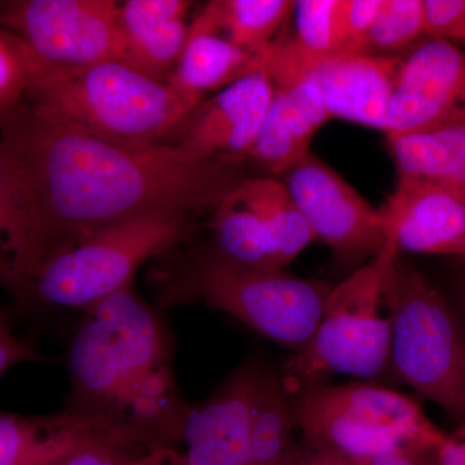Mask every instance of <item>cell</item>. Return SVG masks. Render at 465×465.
<instances>
[{"label":"cell","mask_w":465,"mask_h":465,"mask_svg":"<svg viewBox=\"0 0 465 465\" xmlns=\"http://www.w3.org/2000/svg\"><path fill=\"white\" fill-rule=\"evenodd\" d=\"M309 60L329 119H341L384 133L400 54H309Z\"/></svg>","instance_id":"cell-15"},{"label":"cell","mask_w":465,"mask_h":465,"mask_svg":"<svg viewBox=\"0 0 465 465\" xmlns=\"http://www.w3.org/2000/svg\"><path fill=\"white\" fill-rule=\"evenodd\" d=\"M240 185L213 211L208 226L215 237V250L243 268L283 271L271 232L241 194Z\"/></svg>","instance_id":"cell-19"},{"label":"cell","mask_w":465,"mask_h":465,"mask_svg":"<svg viewBox=\"0 0 465 465\" xmlns=\"http://www.w3.org/2000/svg\"><path fill=\"white\" fill-rule=\"evenodd\" d=\"M272 99L271 79L256 70L202 101L163 143L195 161L238 167L249 159Z\"/></svg>","instance_id":"cell-12"},{"label":"cell","mask_w":465,"mask_h":465,"mask_svg":"<svg viewBox=\"0 0 465 465\" xmlns=\"http://www.w3.org/2000/svg\"><path fill=\"white\" fill-rule=\"evenodd\" d=\"M269 370L247 361L206 401L191 406L182 445L188 465H244Z\"/></svg>","instance_id":"cell-13"},{"label":"cell","mask_w":465,"mask_h":465,"mask_svg":"<svg viewBox=\"0 0 465 465\" xmlns=\"http://www.w3.org/2000/svg\"><path fill=\"white\" fill-rule=\"evenodd\" d=\"M87 428L65 412H0V465H54Z\"/></svg>","instance_id":"cell-20"},{"label":"cell","mask_w":465,"mask_h":465,"mask_svg":"<svg viewBox=\"0 0 465 465\" xmlns=\"http://www.w3.org/2000/svg\"><path fill=\"white\" fill-rule=\"evenodd\" d=\"M388 109V139L465 122V50L424 35L400 54Z\"/></svg>","instance_id":"cell-11"},{"label":"cell","mask_w":465,"mask_h":465,"mask_svg":"<svg viewBox=\"0 0 465 465\" xmlns=\"http://www.w3.org/2000/svg\"><path fill=\"white\" fill-rule=\"evenodd\" d=\"M38 360L35 348L15 332L7 314L0 308V378L14 367Z\"/></svg>","instance_id":"cell-32"},{"label":"cell","mask_w":465,"mask_h":465,"mask_svg":"<svg viewBox=\"0 0 465 465\" xmlns=\"http://www.w3.org/2000/svg\"><path fill=\"white\" fill-rule=\"evenodd\" d=\"M313 137L273 90V99L249 159L266 173L283 174L311 153Z\"/></svg>","instance_id":"cell-24"},{"label":"cell","mask_w":465,"mask_h":465,"mask_svg":"<svg viewBox=\"0 0 465 465\" xmlns=\"http://www.w3.org/2000/svg\"><path fill=\"white\" fill-rule=\"evenodd\" d=\"M264 51L252 54L232 45L203 9L191 24L185 48L168 84L202 103L208 92L224 90L242 76L262 69Z\"/></svg>","instance_id":"cell-17"},{"label":"cell","mask_w":465,"mask_h":465,"mask_svg":"<svg viewBox=\"0 0 465 465\" xmlns=\"http://www.w3.org/2000/svg\"><path fill=\"white\" fill-rule=\"evenodd\" d=\"M289 0H215L204 7L213 25L232 45L259 54L275 42L291 12Z\"/></svg>","instance_id":"cell-22"},{"label":"cell","mask_w":465,"mask_h":465,"mask_svg":"<svg viewBox=\"0 0 465 465\" xmlns=\"http://www.w3.org/2000/svg\"><path fill=\"white\" fill-rule=\"evenodd\" d=\"M134 465H188L179 449L162 448L143 451Z\"/></svg>","instance_id":"cell-35"},{"label":"cell","mask_w":465,"mask_h":465,"mask_svg":"<svg viewBox=\"0 0 465 465\" xmlns=\"http://www.w3.org/2000/svg\"><path fill=\"white\" fill-rule=\"evenodd\" d=\"M20 217L0 284L51 253L133 217L213 211L246 177L167 143L127 148L58 122L26 101L0 118Z\"/></svg>","instance_id":"cell-1"},{"label":"cell","mask_w":465,"mask_h":465,"mask_svg":"<svg viewBox=\"0 0 465 465\" xmlns=\"http://www.w3.org/2000/svg\"><path fill=\"white\" fill-rule=\"evenodd\" d=\"M382 0H344V54H362L365 52L367 38Z\"/></svg>","instance_id":"cell-31"},{"label":"cell","mask_w":465,"mask_h":465,"mask_svg":"<svg viewBox=\"0 0 465 465\" xmlns=\"http://www.w3.org/2000/svg\"><path fill=\"white\" fill-rule=\"evenodd\" d=\"M439 465H465V425L446 434L439 448Z\"/></svg>","instance_id":"cell-34"},{"label":"cell","mask_w":465,"mask_h":465,"mask_svg":"<svg viewBox=\"0 0 465 465\" xmlns=\"http://www.w3.org/2000/svg\"><path fill=\"white\" fill-rule=\"evenodd\" d=\"M240 192L271 232L283 269L316 241L282 180L272 176L246 177L241 183Z\"/></svg>","instance_id":"cell-21"},{"label":"cell","mask_w":465,"mask_h":465,"mask_svg":"<svg viewBox=\"0 0 465 465\" xmlns=\"http://www.w3.org/2000/svg\"><path fill=\"white\" fill-rule=\"evenodd\" d=\"M192 5L185 0L121 2L124 64L150 78L168 82L185 48Z\"/></svg>","instance_id":"cell-16"},{"label":"cell","mask_w":465,"mask_h":465,"mask_svg":"<svg viewBox=\"0 0 465 465\" xmlns=\"http://www.w3.org/2000/svg\"><path fill=\"white\" fill-rule=\"evenodd\" d=\"M458 305L457 316L459 318V322H460L461 330H463L465 338V286L463 287V290L460 291V295H459Z\"/></svg>","instance_id":"cell-36"},{"label":"cell","mask_w":465,"mask_h":465,"mask_svg":"<svg viewBox=\"0 0 465 465\" xmlns=\"http://www.w3.org/2000/svg\"><path fill=\"white\" fill-rule=\"evenodd\" d=\"M143 451L108 434L84 430L54 465H134Z\"/></svg>","instance_id":"cell-28"},{"label":"cell","mask_w":465,"mask_h":465,"mask_svg":"<svg viewBox=\"0 0 465 465\" xmlns=\"http://www.w3.org/2000/svg\"><path fill=\"white\" fill-rule=\"evenodd\" d=\"M20 201L16 177L7 153L0 143V277L14 249L18 231Z\"/></svg>","instance_id":"cell-29"},{"label":"cell","mask_w":465,"mask_h":465,"mask_svg":"<svg viewBox=\"0 0 465 465\" xmlns=\"http://www.w3.org/2000/svg\"><path fill=\"white\" fill-rule=\"evenodd\" d=\"M425 35L423 0H382L365 54L394 56Z\"/></svg>","instance_id":"cell-26"},{"label":"cell","mask_w":465,"mask_h":465,"mask_svg":"<svg viewBox=\"0 0 465 465\" xmlns=\"http://www.w3.org/2000/svg\"><path fill=\"white\" fill-rule=\"evenodd\" d=\"M388 234L384 249L333 284L311 341L284 363L280 375L290 396L342 374L374 381L390 374L393 309L390 274L399 256Z\"/></svg>","instance_id":"cell-5"},{"label":"cell","mask_w":465,"mask_h":465,"mask_svg":"<svg viewBox=\"0 0 465 465\" xmlns=\"http://www.w3.org/2000/svg\"><path fill=\"white\" fill-rule=\"evenodd\" d=\"M440 446L412 445L370 461V465H439Z\"/></svg>","instance_id":"cell-33"},{"label":"cell","mask_w":465,"mask_h":465,"mask_svg":"<svg viewBox=\"0 0 465 465\" xmlns=\"http://www.w3.org/2000/svg\"><path fill=\"white\" fill-rule=\"evenodd\" d=\"M115 0H15L0 3V27L18 36L43 65L124 63Z\"/></svg>","instance_id":"cell-9"},{"label":"cell","mask_w":465,"mask_h":465,"mask_svg":"<svg viewBox=\"0 0 465 465\" xmlns=\"http://www.w3.org/2000/svg\"><path fill=\"white\" fill-rule=\"evenodd\" d=\"M308 448L370 461L407 446H440L446 432L411 397L374 381L313 385L291 396Z\"/></svg>","instance_id":"cell-7"},{"label":"cell","mask_w":465,"mask_h":465,"mask_svg":"<svg viewBox=\"0 0 465 465\" xmlns=\"http://www.w3.org/2000/svg\"><path fill=\"white\" fill-rule=\"evenodd\" d=\"M397 251L465 259V197L437 183L399 177L382 208Z\"/></svg>","instance_id":"cell-14"},{"label":"cell","mask_w":465,"mask_h":465,"mask_svg":"<svg viewBox=\"0 0 465 465\" xmlns=\"http://www.w3.org/2000/svg\"><path fill=\"white\" fill-rule=\"evenodd\" d=\"M281 176L316 240L331 250L338 266L354 272L384 249L388 232L381 211L370 206L322 159L308 153Z\"/></svg>","instance_id":"cell-10"},{"label":"cell","mask_w":465,"mask_h":465,"mask_svg":"<svg viewBox=\"0 0 465 465\" xmlns=\"http://www.w3.org/2000/svg\"><path fill=\"white\" fill-rule=\"evenodd\" d=\"M63 412L140 450L177 449L191 405L177 387L170 332L134 284L84 312L67 349Z\"/></svg>","instance_id":"cell-2"},{"label":"cell","mask_w":465,"mask_h":465,"mask_svg":"<svg viewBox=\"0 0 465 465\" xmlns=\"http://www.w3.org/2000/svg\"><path fill=\"white\" fill-rule=\"evenodd\" d=\"M333 465H370V463H366V461L349 460V459L338 458Z\"/></svg>","instance_id":"cell-37"},{"label":"cell","mask_w":465,"mask_h":465,"mask_svg":"<svg viewBox=\"0 0 465 465\" xmlns=\"http://www.w3.org/2000/svg\"><path fill=\"white\" fill-rule=\"evenodd\" d=\"M295 430L291 396L280 376L269 372L244 465H289L299 445Z\"/></svg>","instance_id":"cell-23"},{"label":"cell","mask_w":465,"mask_h":465,"mask_svg":"<svg viewBox=\"0 0 465 465\" xmlns=\"http://www.w3.org/2000/svg\"><path fill=\"white\" fill-rule=\"evenodd\" d=\"M24 101L58 122L127 148L163 143L201 104L121 61L42 64Z\"/></svg>","instance_id":"cell-3"},{"label":"cell","mask_w":465,"mask_h":465,"mask_svg":"<svg viewBox=\"0 0 465 465\" xmlns=\"http://www.w3.org/2000/svg\"><path fill=\"white\" fill-rule=\"evenodd\" d=\"M332 286L284 271L243 268L213 249L173 269L159 299L167 307L203 302L298 353L316 331Z\"/></svg>","instance_id":"cell-6"},{"label":"cell","mask_w":465,"mask_h":465,"mask_svg":"<svg viewBox=\"0 0 465 465\" xmlns=\"http://www.w3.org/2000/svg\"><path fill=\"white\" fill-rule=\"evenodd\" d=\"M195 229L186 213L133 217L39 260L5 289L21 307L85 312L134 284L143 262L185 243Z\"/></svg>","instance_id":"cell-4"},{"label":"cell","mask_w":465,"mask_h":465,"mask_svg":"<svg viewBox=\"0 0 465 465\" xmlns=\"http://www.w3.org/2000/svg\"><path fill=\"white\" fill-rule=\"evenodd\" d=\"M41 65L25 43L0 27V118L23 103Z\"/></svg>","instance_id":"cell-27"},{"label":"cell","mask_w":465,"mask_h":465,"mask_svg":"<svg viewBox=\"0 0 465 465\" xmlns=\"http://www.w3.org/2000/svg\"><path fill=\"white\" fill-rule=\"evenodd\" d=\"M388 143L399 177L437 183L465 197V122Z\"/></svg>","instance_id":"cell-18"},{"label":"cell","mask_w":465,"mask_h":465,"mask_svg":"<svg viewBox=\"0 0 465 465\" xmlns=\"http://www.w3.org/2000/svg\"><path fill=\"white\" fill-rule=\"evenodd\" d=\"M464 47H465V45H464Z\"/></svg>","instance_id":"cell-38"},{"label":"cell","mask_w":465,"mask_h":465,"mask_svg":"<svg viewBox=\"0 0 465 465\" xmlns=\"http://www.w3.org/2000/svg\"><path fill=\"white\" fill-rule=\"evenodd\" d=\"M390 289V374L465 425V338L457 312L400 255Z\"/></svg>","instance_id":"cell-8"},{"label":"cell","mask_w":465,"mask_h":465,"mask_svg":"<svg viewBox=\"0 0 465 465\" xmlns=\"http://www.w3.org/2000/svg\"><path fill=\"white\" fill-rule=\"evenodd\" d=\"M425 35L465 45V0H423Z\"/></svg>","instance_id":"cell-30"},{"label":"cell","mask_w":465,"mask_h":465,"mask_svg":"<svg viewBox=\"0 0 465 465\" xmlns=\"http://www.w3.org/2000/svg\"><path fill=\"white\" fill-rule=\"evenodd\" d=\"M293 41L311 56L344 54V0H300L293 3Z\"/></svg>","instance_id":"cell-25"}]
</instances>
